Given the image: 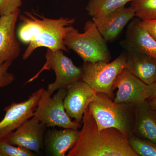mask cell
<instances>
[{"instance_id": "cell-1", "label": "cell", "mask_w": 156, "mask_h": 156, "mask_svg": "<svg viewBox=\"0 0 156 156\" xmlns=\"http://www.w3.org/2000/svg\"><path fill=\"white\" fill-rule=\"evenodd\" d=\"M18 18L21 22L16 31L17 38L21 43L28 45L23 54V60L41 47L54 51H68L64 39L75 23V18L51 19L29 11H24Z\"/></svg>"}, {"instance_id": "cell-2", "label": "cell", "mask_w": 156, "mask_h": 156, "mask_svg": "<svg viewBox=\"0 0 156 156\" xmlns=\"http://www.w3.org/2000/svg\"><path fill=\"white\" fill-rule=\"evenodd\" d=\"M82 122L79 139L66 156H139L130 146L127 136L118 129L98 130L89 108Z\"/></svg>"}, {"instance_id": "cell-3", "label": "cell", "mask_w": 156, "mask_h": 156, "mask_svg": "<svg viewBox=\"0 0 156 156\" xmlns=\"http://www.w3.org/2000/svg\"><path fill=\"white\" fill-rule=\"evenodd\" d=\"M135 107L131 104L116 103L107 95L97 93L96 98L88 108L98 130L115 128L128 137L133 133Z\"/></svg>"}, {"instance_id": "cell-4", "label": "cell", "mask_w": 156, "mask_h": 156, "mask_svg": "<svg viewBox=\"0 0 156 156\" xmlns=\"http://www.w3.org/2000/svg\"><path fill=\"white\" fill-rule=\"evenodd\" d=\"M106 42L92 20L86 22L83 33L73 26L64 39L68 50L75 52L84 62H110L111 57Z\"/></svg>"}, {"instance_id": "cell-5", "label": "cell", "mask_w": 156, "mask_h": 156, "mask_svg": "<svg viewBox=\"0 0 156 156\" xmlns=\"http://www.w3.org/2000/svg\"><path fill=\"white\" fill-rule=\"evenodd\" d=\"M127 54L123 52L112 62L100 61L84 62L82 80L98 93H103L111 98L113 96L112 86L118 75L126 67Z\"/></svg>"}, {"instance_id": "cell-6", "label": "cell", "mask_w": 156, "mask_h": 156, "mask_svg": "<svg viewBox=\"0 0 156 156\" xmlns=\"http://www.w3.org/2000/svg\"><path fill=\"white\" fill-rule=\"evenodd\" d=\"M67 93L66 89H59L51 97L47 89L43 88L33 116L47 127L79 130L82 128V124L73 121L65 109L64 100Z\"/></svg>"}, {"instance_id": "cell-7", "label": "cell", "mask_w": 156, "mask_h": 156, "mask_svg": "<svg viewBox=\"0 0 156 156\" xmlns=\"http://www.w3.org/2000/svg\"><path fill=\"white\" fill-rule=\"evenodd\" d=\"M46 62L36 75L30 79L26 83H30L46 70H53L56 75V80L49 84L47 90L50 95L57 90L66 89L71 84L82 80L83 70L74 64L70 58L66 56L63 50H52L48 49L45 54Z\"/></svg>"}, {"instance_id": "cell-8", "label": "cell", "mask_w": 156, "mask_h": 156, "mask_svg": "<svg viewBox=\"0 0 156 156\" xmlns=\"http://www.w3.org/2000/svg\"><path fill=\"white\" fill-rule=\"evenodd\" d=\"M43 88L34 92L28 99L13 102L5 108L4 119L0 122V140H5L27 120L33 116Z\"/></svg>"}, {"instance_id": "cell-9", "label": "cell", "mask_w": 156, "mask_h": 156, "mask_svg": "<svg viewBox=\"0 0 156 156\" xmlns=\"http://www.w3.org/2000/svg\"><path fill=\"white\" fill-rule=\"evenodd\" d=\"M118 89L114 101L136 105L147 99V85L126 68L118 75L112 90Z\"/></svg>"}, {"instance_id": "cell-10", "label": "cell", "mask_w": 156, "mask_h": 156, "mask_svg": "<svg viewBox=\"0 0 156 156\" xmlns=\"http://www.w3.org/2000/svg\"><path fill=\"white\" fill-rule=\"evenodd\" d=\"M64 100L66 112L72 119L82 122L89 105L96 98L97 92L83 80L71 84L66 88Z\"/></svg>"}, {"instance_id": "cell-11", "label": "cell", "mask_w": 156, "mask_h": 156, "mask_svg": "<svg viewBox=\"0 0 156 156\" xmlns=\"http://www.w3.org/2000/svg\"><path fill=\"white\" fill-rule=\"evenodd\" d=\"M20 9L0 17V64L18 58L21 53V44L16 34V23Z\"/></svg>"}, {"instance_id": "cell-12", "label": "cell", "mask_w": 156, "mask_h": 156, "mask_svg": "<svg viewBox=\"0 0 156 156\" xmlns=\"http://www.w3.org/2000/svg\"><path fill=\"white\" fill-rule=\"evenodd\" d=\"M46 127L33 116L12 132L5 140L13 145L39 153L44 146Z\"/></svg>"}, {"instance_id": "cell-13", "label": "cell", "mask_w": 156, "mask_h": 156, "mask_svg": "<svg viewBox=\"0 0 156 156\" xmlns=\"http://www.w3.org/2000/svg\"><path fill=\"white\" fill-rule=\"evenodd\" d=\"M135 17L133 9L123 6L101 17H92V20L105 41L111 42Z\"/></svg>"}, {"instance_id": "cell-14", "label": "cell", "mask_w": 156, "mask_h": 156, "mask_svg": "<svg viewBox=\"0 0 156 156\" xmlns=\"http://www.w3.org/2000/svg\"><path fill=\"white\" fill-rule=\"evenodd\" d=\"M141 20H132L127 27L125 39L121 46L126 51H133L156 58V41L142 27Z\"/></svg>"}, {"instance_id": "cell-15", "label": "cell", "mask_w": 156, "mask_h": 156, "mask_svg": "<svg viewBox=\"0 0 156 156\" xmlns=\"http://www.w3.org/2000/svg\"><path fill=\"white\" fill-rule=\"evenodd\" d=\"M126 68L147 85L156 81V58L133 51H126Z\"/></svg>"}, {"instance_id": "cell-16", "label": "cell", "mask_w": 156, "mask_h": 156, "mask_svg": "<svg viewBox=\"0 0 156 156\" xmlns=\"http://www.w3.org/2000/svg\"><path fill=\"white\" fill-rule=\"evenodd\" d=\"M135 114L132 134L156 144V111L145 100L135 105Z\"/></svg>"}, {"instance_id": "cell-17", "label": "cell", "mask_w": 156, "mask_h": 156, "mask_svg": "<svg viewBox=\"0 0 156 156\" xmlns=\"http://www.w3.org/2000/svg\"><path fill=\"white\" fill-rule=\"evenodd\" d=\"M80 134L79 130L71 128L50 130L45 139L47 151L50 155L65 156L75 144Z\"/></svg>"}, {"instance_id": "cell-18", "label": "cell", "mask_w": 156, "mask_h": 156, "mask_svg": "<svg viewBox=\"0 0 156 156\" xmlns=\"http://www.w3.org/2000/svg\"><path fill=\"white\" fill-rule=\"evenodd\" d=\"M133 0H89L86 9L93 17H101L125 6Z\"/></svg>"}, {"instance_id": "cell-19", "label": "cell", "mask_w": 156, "mask_h": 156, "mask_svg": "<svg viewBox=\"0 0 156 156\" xmlns=\"http://www.w3.org/2000/svg\"><path fill=\"white\" fill-rule=\"evenodd\" d=\"M131 7L141 20L156 19V0H133Z\"/></svg>"}, {"instance_id": "cell-20", "label": "cell", "mask_w": 156, "mask_h": 156, "mask_svg": "<svg viewBox=\"0 0 156 156\" xmlns=\"http://www.w3.org/2000/svg\"><path fill=\"white\" fill-rule=\"evenodd\" d=\"M128 140L131 147L139 156H156V144L148 140L129 134Z\"/></svg>"}, {"instance_id": "cell-21", "label": "cell", "mask_w": 156, "mask_h": 156, "mask_svg": "<svg viewBox=\"0 0 156 156\" xmlns=\"http://www.w3.org/2000/svg\"><path fill=\"white\" fill-rule=\"evenodd\" d=\"M0 155L1 156H33L32 151L21 147L14 145L5 140H0Z\"/></svg>"}, {"instance_id": "cell-22", "label": "cell", "mask_w": 156, "mask_h": 156, "mask_svg": "<svg viewBox=\"0 0 156 156\" xmlns=\"http://www.w3.org/2000/svg\"><path fill=\"white\" fill-rule=\"evenodd\" d=\"M13 62L8 61L0 64V88L7 87L15 80L14 74L8 72Z\"/></svg>"}, {"instance_id": "cell-23", "label": "cell", "mask_w": 156, "mask_h": 156, "mask_svg": "<svg viewBox=\"0 0 156 156\" xmlns=\"http://www.w3.org/2000/svg\"><path fill=\"white\" fill-rule=\"evenodd\" d=\"M22 5V0H0V17L13 13Z\"/></svg>"}, {"instance_id": "cell-24", "label": "cell", "mask_w": 156, "mask_h": 156, "mask_svg": "<svg viewBox=\"0 0 156 156\" xmlns=\"http://www.w3.org/2000/svg\"><path fill=\"white\" fill-rule=\"evenodd\" d=\"M141 25L156 41V19L141 20Z\"/></svg>"}, {"instance_id": "cell-25", "label": "cell", "mask_w": 156, "mask_h": 156, "mask_svg": "<svg viewBox=\"0 0 156 156\" xmlns=\"http://www.w3.org/2000/svg\"><path fill=\"white\" fill-rule=\"evenodd\" d=\"M156 98V81L153 83L147 85V99Z\"/></svg>"}, {"instance_id": "cell-26", "label": "cell", "mask_w": 156, "mask_h": 156, "mask_svg": "<svg viewBox=\"0 0 156 156\" xmlns=\"http://www.w3.org/2000/svg\"><path fill=\"white\" fill-rule=\"evenodd\" d=\"M147 101L149 105L156 111V98L151 99H147Z\"/></svg>"}, {"instance_id": "cell-27", "label": "cell", "mask_w": 156, "mask_h": 156, "mask_svg": "<svg viewBox=\"0 0 156 156\" xmlns=\"http://www.w3.org/2000/svg\"><path fill=\"white\" fill-rule=\"evenodd\" d=\"M0 156H1V155H0Z\"/></svg>"}]
</instances>
